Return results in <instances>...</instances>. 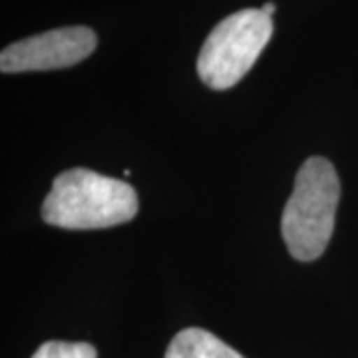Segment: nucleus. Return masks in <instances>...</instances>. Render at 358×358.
<instances>
[{
    "mask_svg": "<svg viewBox=\"0 0 358 358\" xmlns=\"http://www.w3.org/2000/svg\"><path fill=\"white\" fill-rule=\"evenodd\" d=\"M138 215V193L122 179L74 167L54 178L42 219L60 229H108Z\"/></svg>",
    "mask_w": 358,
    "mask_h": 358,
    "instance_id": "f257e3e1",
    "label": "nucleus"
},
{
    "mask_svg": "<svg viewBox=\"0 0 358 358\" xmlns=\"http://www.w3.org/2000/svg\"><path fill=\"white\" fill-rule=\"evenodd\" d=\"M166 358H243L215 334L203 329H185L173 336Z\"/></svg>",
    "mask_w": 358,
    "mask_h": 358,
    "instance_id": "39448f33",
    "label": "nucleus"
},
{
    "mask_svg": "<svg viewBox=\"0 0 358 358\" xmlns=\"http://www.w3.org/2000/svg\"><path fill=\"white\" fill-rule=\"evenodd\" d=\"M96 44L94 30L86 26L56 28L6 46L0 54V70L18 74L70 68L86 60L96 50Z\"/></svg>",
    "mask_w": 358,
    "mask_h": 358,
    "instance_id": "20e7f679",
    "label": "nucleus"
},
{
    "mask_svg": "<svg viewBox=\"0 0 358 358\" xmlns=\"http://www.w3.org/2000/svg\"><path fill=\"white\" fill-rule=\"evenodd\" d=\"M273 36V16L247 8L223 18L203 42L197 74L209 88H233L253 68Z\"/></svg>",
    "mask_w": 358,
    "mask_h": 358,
    "instance_id": "7ed1b4c3",
    "label": "nucleus"
},
{
    "mask_svg": "<svg viewBox=\"0 0 358 358\" xmlns=\"http://www.w3.org/2000/svg\"><path fill=\"white\" fill-rule=\"evenodd\" d=\"M32 358H98L96 348L88 343H64L48 341L40 346Z\"/></svg>",
    "mask_w": 358,
    "mask_h": 358,
    "instance_id": "423d86ee",
    "label": "nucleus"
},
{
    "mask_svg": "<svg viewBox=\"0 0 358 358\" xmlns=\"http://www.w3.org/2000/svg\"><path fill=\"white\" fill-rule=\"evenodd\" d=\"M341 181L324 157H308L301 166L281 219L289 253L299 261L319 259L333 237Z\"/></svg>",
    "mask_w": 358,
    "mask_h": 358,
    "instance_id": "f03ea898",
    "label": "nucleus"
},
{
    "mask_svg": "<svg viewBox=\"0 0 358 358\" xmlns=\"http://www.w3.org/2000/svg\"><path fill=\"white\" fill-rule=\"evenodd\" d=\"M275 8H277V6H275L273 2H267V4H263V8H261V10H263V13H265V14H268V16H273V13H275Z\"/></svg>",
    "mask_w": 358,
    "mask_h": 358,
    "instance_id": "0eeeda50",
    "label": "nucleus"
}]
</instances>
